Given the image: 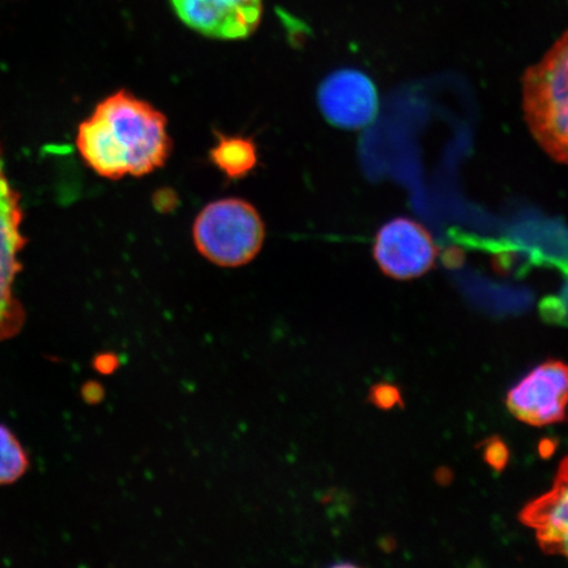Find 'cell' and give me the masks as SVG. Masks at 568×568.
Returning a JSON list of instances; mask_svg holds the SVG:
<instances>
[{
	"mask_svg": "<svg viewBox=\"0 0 568 568\" xmlns=\"http://www.w3.org/2000/svg\"><path fill=\"white\" fill-rule=\"evenodd\" d=\"M77 146L89 168L113 181L151 174L173 151L166 116L128 90L97 105L78 130Z\"/></svg>",
	"mask_w": 568,
	"mask_h": 568,
	"instance_id": "6da1fadb",
	"label": "cell"
},
{
	"mask_svg": "<svg viewBox=\"0 0 568 568\" xmlns=\"http://www.w3.org/2000/svg\"><path fill=\"white\" fill-rule=\"evenodd\" d=\"M523 109L531 136L568 165V31L523 75Z\"/></svg>",
	"mask_w": 568,
	"mask_h": 568,
	"instance_id": "7a4b0ae2",
	"label": "cell"
},
{
	"mask_svg": "<svg viewBox=\"0 0 568 568\" xmlns=\"http://www.w3.org/2000/svg\"><path fill=\"white\" fill-rule=\"evenodd\" d=\"M195 246L212 264L240 267L257 257L265 241V224L257 210L243 199L210 203L193 229Z\"/></svg>",
	"mask_w": 568,
	"mask_h": 568,
	"instance_id": "3957f363",
	"label": "cell"
},
{
	"mask_svg": "<svg viewBox=\"0 0 568 568\" xmlns=\"http://www.w3.org/2000/svg\"><path fill=\"white\" fill-rule=\"evenodd\" d=\"M21 220L19 194L7 180L0 148V339L17 335L24 322L23 308L12 293L21 270L18 254L26 245L20 232Z\"/></svg>",
	"mask_w": 568,
	"mask_h": 568,
	"instance_id": "277c9868",
	"label": "cell"
},
{
	"mask_svg": "<svg viewBox=\"0 0 568 568\" xmlns=\"http://www.w3.org/2000/svg\"><path fill=\"white\" fill-rule=\"evenodd\" d=\"M374 258L390 278L414 280L435 266L438 247L420 223L396 217L382 226L374 241Z\"/></svg>",
	"mask_w": 568,
	"mask_h": 568,
	"instance_id": "5b68a950",
	"label": "cell"
},
{
	"mask_svg": "<svg viewBox=\"0 0 568 568\" xmlns=\"http://www.w3.org/2000/svg\"><path fill=\"white\" fill-rule=\"evenodd\" d=\"M317 102L332 125L347 131L371 125L379 110L374 82L354 69L337 70L326 77L317 90Z\"/></svg>",
	"mask_w": 568,
	"mask_h": 568,
	"instance_id": "8992f818",
	"label": "cell"
},
{
	"mask_svg": "<svg viewBox=\"0 0 568 568\" xmlns=\"http://www.w3.org/2000/svg\"><path fill=\"white\" fill-rule=\"evenodd\" d=\"M507 406L518 420L531 425L564 422L568 406V366L551 361L536 367L510 389Z\"/></svg>",
	"mask_w": 568,
	"mask_h": 568,
	"instance_id": "52a82bcc",
	"label": "cell"
},
{
	"mask_svg": "<svg viewBox=\"0 0 568 568\" xmlns=\"http://www.w3.org/2000/svg\"><path fill=\"white\" fill-rule=\"evenodd\" d=\"M172 4L184 24L213 39H245L262 18V0H172Z\"/></svg>",
	"mask_w": 568,
	"mask_h": 568,
	"instance_id": "ba28073f",
	"label": "cell"
},
{
	"mask_svg": "<svg viewBox=\"0 0 568 568\" xmlns=\"http://www.w3.org/2000/svg\"><path fill=\"white\" fill-rule=\"evenodd\" d=\"M521 520L537 530L546 551L568 558V458L560 465L551 491L530 503Z\"/></svg>",
	"mask_w": 568,
	"mask_h": 568,
	"instance_id": "9c48e42d",
	"label": "cell"
},
{
	"mask_svg": "<svg viewBox=\"0 0 568 568\" xmlns=\"http://www.w3.org/2000/svg\"><path fill=\"white\" fill-rule=\"evenodd\" d=\"M210 158L213 165L231 180H243L257 166V145L251 138L220 133Z\"/></svg>",
	"mask_w": 568,
	"mask_h": 568,
	"instance_id": "30bf717a",
	"label": "cell"
},
{
	"mask_svg": "<svg viewBox=\"0 0 568 568\" xmlns=\"http://www.w3.org/2000/svg\"><path fill=\"white\" fill-rule=\"evenodd\" d=\"M30 467V459L13 433L0 425V486L19 480Z\"/></svg>",
	"mask_w": 568,
	"mask_h": 568,
	"instance_id": "8fae6325",
	"label": "cell"
},
{
	"mask_svg": "<svg viewBox=\"0 0 568 568\" xmlns=\"http://www.w3.org/2000/svg\"><path fill=\"white\" fill-rule=\"evenodd\" d=\"M372 402L376 407L389 409L400 403V393L397 388L389 385H379L372 390Z\"/></svg>",
	"mask_w": 568,
	"mask_h": 568,
	"instance_id": "7c38bea8",
	"label": "cell"
},
{
	"mask_svg": "<svg viewBox=\"0 0 568 568\" xmlns=\"http://www.w3.org/2000/svg\"><path fill=\"white\" fill-rule=\"evenodd\" d=\"M485 457L495 470L501 471L508 462V450L506 444L500 439H493L486 445Z\"/></svg>",
	"mask_w": 568,
	"mask_h": 568,
	"instance_id": "4fadbf2b",
	"label": "cell"
},
{
	"mask_svg": "<svg viewBox=\"0 0 568 568\" xmlns=\"http://www.w3.org/2000/svg\"><path fill=\"white\" fill-rule=\"evenodd\" d=\"M118 366V357L112 353H103L94 359V367L101 374H111L116 371Z\"/></svg>",
	"mask_w": 568,
	"mask_h": 568,
	"instance_id": "5bb4252c",
	"label": "cell"
},
{
	"mask_svg": "<svg viewBox=\"0 0 568 568\" xmlns=\"http://www.w3.org/2000/svg\"><path fill=\"white\" fill-rule=\"evenodd\" d=\"M82 395L84 400L95 404L103 399L104 390L101 385H98V383L90 382L83 387Z\"/></svg>",
	"mask_w": 568,
	"mask_h": 568,
	"instance_id": "9a60e30c",
	"label": "cell"
}]
</instances>
